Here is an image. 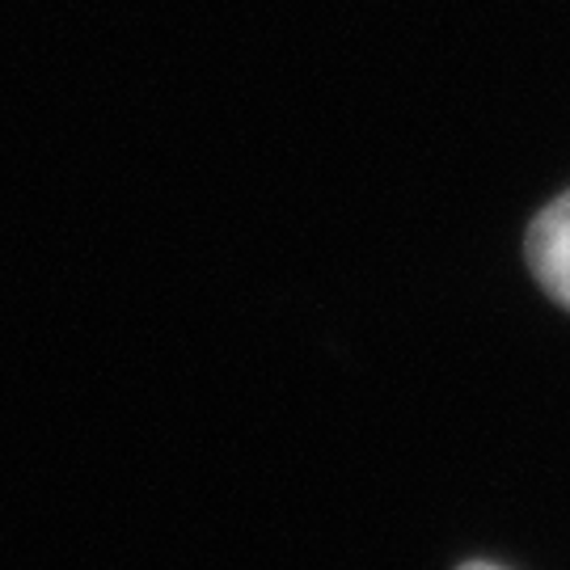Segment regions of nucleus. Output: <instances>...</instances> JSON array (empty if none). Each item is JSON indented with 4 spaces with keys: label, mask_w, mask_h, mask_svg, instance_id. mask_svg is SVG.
<instances>
[{
    "label": "nucleus",
    "mask_w": 570,
    "mask_h": 570,
    "mask_svg": "<svg viewBox=\"0 0 570 570\" xmlns=\"http://www.w3.org/2000/svg\"><path fill=\"white\" fill-rule=\"evenodd\" d=\"M529 263L541 287L570 308V190L532 220Z\"/></svg>",
    "instance_id": "1"
},
{
    "label": "nucleus",
    "mask_w": 570,
    "mask_h": 570,
    "mask_svg": "<svg viewBox=\"0 0 570 570\" xmlns=\"http://www.w3.org/2000/svg\"><path fill=\"white\" fill-rule=\"evenodd\" d=\"M461 570H499V567H490V562H469V567H461Z\"/></svg>",
    "instance_id": "2"
}]
</instances>
